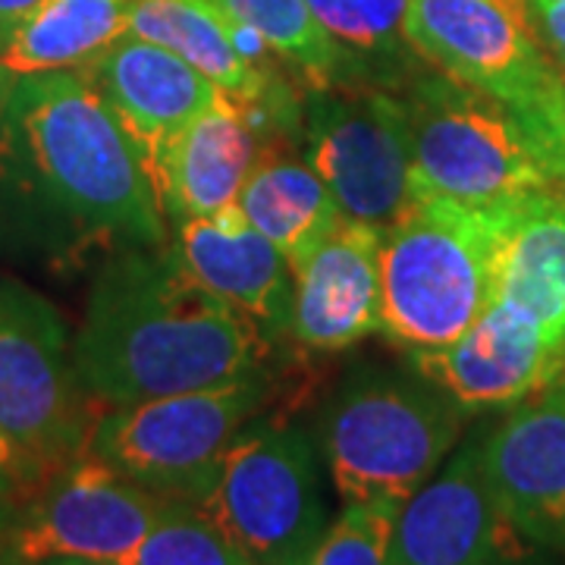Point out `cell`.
Returning <instances> with one entry per match:
<instances>
[{"label":"cell","instance_id":"16","mask_svg":"<svg viewBox=\"0 0 565 565\" xmlns=\"http://www.w3.org/2000/svg\"><path fill=\"white\" fill-rule=\"evenodd\" d=\"M264 139L243 104L221 95L148 161L163 217L173 226L236 207Z\"/></svg>","mask_w":565,"mask_h":565},{"label":"cell","instance_id":"12","mask_svg":"<svg viewBox=\"0 0 565 565\" xmlns=\"http://www.w3.org/2000/svg\"><path fill=\"white\" fill-rule=\"evenodd\" d=\"M534 544L497 503L481 440H465L396 519V565H527Z\"/></svg>","mask_w":565,"mask_h":565},{"label":"cell","instance_id":"26","mask_svg":"<svg viewBox=\"0 0 565 565\" xmlns=\"http://www.w3.org/2000/svg\"><path fill=\"white\" fill-rule=\"evenodd\" d=\"M399 509L393 500L345 503L299 565H396Z\"/></svg>","mask_w":565,"mask_h":565},{"label":"cell","instance_id":"5","mask_svg":"<svg viewBox=\"0 0 565 565\" xmlns=\"http://www.w3.org/2000/svg\"><path fill=\"white\" fill-rule=\"evenodd\" d=\"M405 41L427 66L515 110L553 173L565 148V82L531 0H412Z\"/></svg>","mask_w":565,"mask_h":565},{"label":"cell","instance_id":"21","mask_svg":"<svg viewBox=\"0 0 565 565\" xmlns=\"http://www.w3.org/2000/svg\"><path fill=\"white\" fill-rule=\"evenodd\" d=\"M236 207L264 239L280 248L292 270L340 226L343 214L330 189L299 151L264 148Z\"/></svg>","mask_w":565,"mask_h":565},{"label":"cell","instance_id":"25","mask_svg":"<svg viewBox=\"0 0 565 565\" xmlns=\"http://www.w3.org/2000/svg\"><path fill=\"white\" fill-rule=\"evenodd\" d=\"M122 565H255L192 503L170 500Z\"/></svg>","mask_w":565,"mask_h":565},{"label":"cell","instance_id":"30","mask_svg":"<svg viewBox=\"0 0 565 565\" xmlns=\"http://www.w3.org/2000/svg\"><path fill=\"white\" fill-rule=\"evenodd\" d=\"M17 82H20V73H13L7 63H0V122L7 117V107H10V98L17 92Z\"/></svg>","mask_w":565,"mask_h":565},{"label":"cell","instance_id":"4","mask_svg":"<svg viewBox=\"0 0 565 565\" xmlns=\"http://www.w3.org/2000/svg\"><path fill=\"white\" fill-rule=\"evenodd\" d=\"M493 239L497 207L415 192L384 230L381 337L405 352L459 340L490 302Z\"/></svg>","mask_w":565,"mask_h":565},{"label":"cell","instance_id":"8","mask_svg":"<svg viewBox=\"0 0 565 565\" xmlns=\"http://www.w3.org/2000/svg\"><path fill=\"white\" fill-rule=\"evenodd\" d=\"M195 509L255 565H299L327 527L311 434L282 418L248 422Z\"/></svg>","mask_w":565,"mask_h":565},{"label":"cell","instance_id":"29","mask_svg":"<svg viewBox=\"0 0 565 565\" xmlns=\"http://www.w3.org/2000/svg\"><path fill=\"white\" fill-rule=\"evenodd\" d=\"M39 3L41 0H0V47L7 44L13 25H17L29 10H35Z\"/></svg>","mask_w":565,"mask_h":565},{"label":"cell","instance_id":"1","mask_svg":"<svg viewBox=\"0 0 565 565\" xmlns=\"http://www.w3.org/2000/svg\"><path fill=\"white\" fill-rule=\"evenodd\" d=\"M170 243L139 141L85 70L20 76L0 122V258L47 274Z\"/></svg>","mask_w":565,"mask_h":565},{"label":"cell","instance_id":"9","mask_svg":"<svg viewBox=\"0 0 565 565\" xmlns=\"http://www.w3.org/2000/svg\"><path fill=\"white\" fill-rule=\"evenodd\" d=\"M270 384V374H255L236 384L104 408L88 456L167 500L195 505L226 446L264 408Z\"/></svg>","mask_w":565,"mask_h":565},{"label":"cell","instance_id":"32","mask_svg":"<svg viewBox=\"0 0 565 565\" xmlns=\"http://www.w3.org/2000/svg\"><path fill=\"white\" fill-rule=\"evenodd\" d=\"M550 192H556L559 199L565 202V148L563 154H559V161L553 167V177H550Z\"/></svg>","mask_w":565,"mask_h":565},{"label":"cell","instance_id":"13","mask_svg":"<svg viewBox=\"0 0 565 565\" xmlns=\"http://www.w3.org/2000/svg\"><path fill=\"white\" fill-rule=\"evenodd\" d=\"M405 364L475 415L512 408L541 393L565 374V352L522 311L490 299L459 340L440 349H408Z\"/></svg>","mask_w":565,"mask_h":565},{"label":"cell","instance_id":"34","mask_svg":"<svg viewBox=\"0 0 565 565\" xmlns=\"http://www.w3.org/2000/svg\"><path fill=\"white\" fill-rule=\"evenodd\" d=\"M39 565H122V563H92V559H47Z\"/></svg>","mask_w":565,"mask_h":565},{"label":"cell","instance_id":"19","mask_svg":"<svg viewBox=\"0 0 565 565\" xmlns=\"http://www.w3.org/2000/svg\"><path fill=\"white\" fill-rule=\"evenodd\" d=\"M490 299L522 311L565 352V202L556 192L497 207Z\"/></svg>","mask_w":565,"mask_h":565},{"label":"cell","instance_id":"27","mask_svg":"<svg viewBox=\"0 0 565 565\" xmlns=\"http://www.w3.org/2000/svg\"><path fill=\"white\" fill-rule=\"evenodd\" d=\"M534 25L544 41L546 54L556 66L559 79L565 82V3L563 0H531Z\"/></svg>","mask_w":565,"mask_h":565},{"label":"cell","instance_id":"33","mask_svg":"<svg viewBox=\"0 0 565 565\" xmlns=\"http://www.w3.org/2000/svg\"><path fill=\"white\" fill-rule=\"evenodd\" d=\"M3 537H7V534H3ZM0 565H29V563H22L20 556H17V553H13L10 546L0 541Z\"/></svg>","mask_w":565,"mask_h":565},{"label":"cell","instance_id":"23","mask_svg":"<svg viewBox=\"0 0 565 565\" xmlns=\"http://www.w3.org/2000/svg\"><path fill=\"white\" fill-rule=\"evenodd\" d=\"M226 17L255 29L308 88L374 85L367 70L323 29L308 0H214Z\"/></svg>","mask_w":565,"mask_h":565},{"label":"cell","instance_id":"15","mask_svg":"<svg viewBox=\"0 0 565 565\" xmlns=\"http://www.w3.org/2000/svg\"><path fill=\"white\" fill-rule=\"evenodd\" d=\"M384 226L343 217L296 270L289 337L315 352H343L384 323Z\"/></svg>","mask_w":565,"mask_h":565},{"label":"cell","instance_id":"22","mask_svg":"<svg viewBox=\"0 0 565 565\" xmlns=\"http://www.w3.org/2000/svg\"><path fill=\"white\" fill-rule=\"evenodd\" d=\"M126 35V0H41L0 47L13 73L79 70Z\"/></svg>","mask_w":565,"mask_h":565},{"label":"cell","instance_id":"20","mask_svg":"<svg viewBox=\"0 0 565 565\" xmlns=\"http://www.w3.org/2000/svg\"><path fill=\"white\" fill-rule=\"evenodd\" d=\"M126 32L173 51L243 107L286 88L277 70L255 66L239 54L230 17L214 0H126Z\"/></svg>","mask_w":565,"mask_h":565},{"label":"cell","instance_id":"7","mask_svg":"<svg viewBox=\"0 0 565 565\" xmlns=\"http://www.w3.org/2000/svg\"><path fill=\"white\" fill-rule=\"evenodd\" d=\"M102 412L82 390L57 305L0 270V434L35 487L88 456Z\"/></svg>","mask_w":565,"mask_h":565},{"label":"cell","instance_id":"17","mask_svg":"<svg viewBox=\"0 0 565 565\" xmlns=\"http://www.w3.org/2000/svg\"><path fill=\"white\" fill-rule=\"evenodd\" d=\"M185 267L274 345L289 337L292 264L245 221L239 207L185 221L170 236Z\"/></svg>","mask_w":565,"mask_h":565},{"label":"cell","instance_id":"2","mask_svg":"<svg viewBox=\"0 0 565 565\" xmlns=\"http://www.w3.org/2000/svg\"><path fill=\"white\" fill-rule=\"evenodd\" d=\"M270 352L274 345L185 267L173 239L104 258L73 333L79 384L102 408L267 374Z\"/></svg>","mask_w":565,"mask_h":565},{"label":"cell","instance_id":"18","mask_svg":"<svg viewBox=\"0 0 565 565\" xmlns=\"http://www.w3.org/2000/svg\"><path fill=\"white\" fill-rule=\"evenodd\" d=\"M79 70L139 141L145 161L223 95L192 63L129 32Z\"/></svg>","mask_w":565,"mask_h":565},{"label":"cell","instance_id":"11","mask_svg":"<svg viewBox=\"0 0 565 565\" xmlns=\"http://www.w3.org/2000/svg\"><path fill=\"white\" fill-rule=\"evenodd\" d=\"M167 503V497L129 481L102 459L82 456L22 497L3 544L29 565L126 563Z\"/></svg>","mask_w":565,"mask_h":565},{"label":"cell","instance_id":"28","mask_svg":"<svg viewBox=\"0 0 565 565\" xmlns=\"http://www.w3.org/2000/svg\"><path fill=\"white\" fill-rule=\"evenodd\" d=\"M35 490V481L29 475V468L13 452V446L7 444V437L0 434V497H13L22 500Z\"/></svg>","mask_w":565,"mask_h":565},{"label":"cell","instance_id":"6","mask_svg":"<svg viewBox=\"0 0 565 565\" xmlns=\"http://www.w3.org/2000/svg\"><path fill=\"white\" fill-rule=\"evenodd\" d=\"M415 192L468 207H500L546 192L550 177L525 122L503 102L427 66L403 85Z\"/></svg>","mask_w":565,"mask_h":565},{"label":"cell","instance_id":"31","mask_svg":"<svg viewBox=\"0 0 565 565\" xmlns=\"http://www.w3.org/2000/svg\"><path fill=\"white\" fill-rule=\"evenodd\" d=\"M17 505H20V500H13V497H0V541H3V534L10 531L13 519H17Z\"/></svg>","mask_w":565,"mask_h":565},{"label":"cell","instance_id":"3","mask_svg":"<svg viewBox=\"0 0 565 565\" xmlns=\"http://www.w3.org/2000/svg\"><path fill=\"white\" fill-rule=\"evenodd\" d=\"M468 412L418 371L362 367L349 374L321 418V452L343 503L403 505L462 437Z\"/></svg>","mask_w":565,"mask_h":565},{"label":"cell","instance_id":"14","mask_svg":"<svg viewBox=\"0 0 565 565\" xmlns=\"http://www.w3.org/2000/svg\"><path fill=\"white\" fill-rule=\"evenodd\" d=\"M487 484L534 546L565 556V374L481 440Z\"/></svg>","mask_w":565,"mask_h":565},{"label":"cell","instance_id":"35","mask_svg":"<svg viewBox=\"0 0 565 565\" xmlns=\"http://www.w3.org/2000/svg\"><path fill=\"white\" fill-rule=\"evenodd\" d=\"M563 3H565V0H563Z\"/></svg>","mask_w":565,"mask_h":565},{"label":"cell","instance_id":"10","mask_svg":"<svg viewBox=\"0 0 565 565\" xmlns=\"http://www.w3.org/2000/svg\"><path fill=\"white\" fill-rule=\"evenodd\" d=\"M305 161L349 221L390 226L415 199V154L403 98L381 85L302 92Z\"/></svg>","mask_w":565,"mask_h":565},{"label":"cell","instance_id":"24","mask_svg":"<svg viewBox=\"0 0 565 565\" xmlns=\"http://www.w3.org/2000/svg\"><path fill=\"white\" fill-rule=\"evenodd\" d=\"M412 0H308L323 29L362 63L381 88H403L424 61L405 41Z\"/></svg>","mask_w":565,"mask_h":565}]
</instances>
